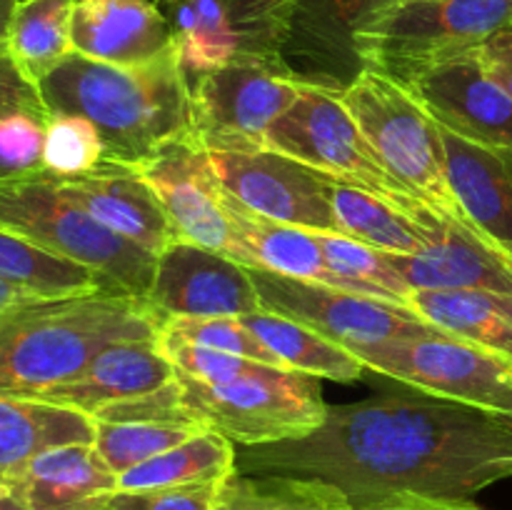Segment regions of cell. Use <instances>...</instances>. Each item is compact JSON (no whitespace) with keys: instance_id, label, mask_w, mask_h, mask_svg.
Wrapping results in <instances>:
<instances>
[{"instance_id":"cell-39","label":"cell","mask_w":512,"mask_h":510,"mask_svg":"<svg viewBox=\"0 0 512 510\" xmlns=\"http://www.w3.org/2000/svg\"><path fill=\"white\" fill-rule=\"evenodd\" d=\"M223 480L175 485V488L113 490L85 503L80 510H210Z\"/></svg>"},{"instance_id":"cell-11","label":"cell","mask_w":512,"mask_h":510,"mask_svg":"<svg viewBox=\"0 0 512 510\" xmlns=\"http://www.w3.org/2000/svg\"><path fill=\"white\" fill-rule=\"evenodd\" d=\"M248 270L258 288L260 310L295 320L338 343L348 353L360 345L443 333L420 313L388 303V300L355 295L348 290L330 288V285L310 283V280L288 278L273 270Z\"/></svg>"},{"instance_id":"cell-46","label":"cell","mask_w":512,"mask_h":510,"mask_svg":"<svg viewBox=\"0 0 512 510\" xmlns=\"http://www.w3.org/2000/svg\"><path fill=\"white\" fill-rule=\"evenodd\" d=\"M0 510H28V508H23V505H20L13 495H8V498L0 500Z\"/></svg>"},{"instance_id":"cell-5","label":"cell","mask_w":512,"mask_h":510,"mask_svg":"<svg viewBox=\"0 0 512 510\" xmlns=\"http://www.w3.org/2000/svg\"><path fill=\"white\" fill-rule=\"evenodd\" d=\"M512 25V0H398L360 35L365 70L410 88Z\"/></svg>"},{"instance_id":"cell-34","label":"cell","mask_w":512,"mask_h":510,"mask_svg":"<svg viewBox=\"0 0 512 510\" xmlns=\"http://www.w3.org/2000/svg\"><path fill=\"white\" fill-rule=\"evenodd\" d=\"M200 428L170 423H103L95 420V450L115 475L128 473L135 465L185 443Z\"/></svg>"},{"instance_id":"cell-29","label":"cell","mask_w":512,"mask_h":510,"mask_svg":"<svg viewBox=\"0 0 512 510\" xmlns=\"http://www.w3.org/2000/svg\"><path fill=\"white\" fill-rule=\"evenodd\" d=\"M78 0H20L8 33V53L30 83L40 85L73 53V10Z\"/></svg>"},{"instance_id":"cell-30","label":"cell","mask_w":512,"mask_h":510,"mask_svg":"<svg viewBox=\"0 0 512 510\" xmlns=\"http://www.w3.org/2000/svg\"><path fill=\"white\" fill-rule=\"evenodd\" d=\"M235 470V443L215 430H200L185 443L135 465L118 478V490H153L210 483Z\"/></svg>"},{"instance_id":"cell-38","label":"cell","mask_w":512,"mask_h":510,"mask_svg":"<svg viewBox=\"0 0 512 510\" xmlns=\"http://www.w3.org/2000/svg\"><path fill=\"white\" fill-rule=\"evenodd\" d=\"M158 345L165 358L173 363L175 373L200 380V383H233V380L245 378L250 373H258L263 368V363H258V360L225 353V350L205 348V345L190 343V340L178 338V335L165 333V330L158 333Z\"/></svg>"},{"instance_id":"cell-7","label":"cell","mask_w":512,"mask_h":510,"mask_svg":"<svg viewBox=\"0 0 512 510\" xmlns=\"http://www.w3.org/2000/svg\"><path fill=\"white\" fill-rule=\"evenodd\" d=\"M340 100L368 138L390 178L433 208L465 218L445 173L440 128L410 90L363 70Z\"/></svg>"},{"instance_id":"cell-31","label":"cell","mask_w":512,"mask_h":510,"mask_svg":"<svg viewBox=\"0 0 512 510\" xmlns=\"http://www.w3.org/2000/svg\"><path fill=\"white\" fill-rule=\"evenodd\" d=\"M210 510H353V505L325 480L233 470Z\"/></svg>"},{"instance_id":"cell-18","label":"cell","mask_w":512,"mask_h":510,"mask_svg":"<svg viewBox=\"0 0 512 510\" xmlns=\"http://www.w3.org/2000/svg\"><path fill=\"white\" fill-rule=\"evenodd\" d=\"M58 185L98 223L155 258L178 240L168 210L133 165L100 160L88 173L58 175Z\"/></svg>"},{"instance_id":"cell-19","label":"cell","mask_w":512,"mask_h":510,"mask_svg":"<svg viewBox=\"0 0 512 510\" xmlns=\"http://www.w3.org/2000/svg\"><path fill=\"white\" fill-rule=\"evenodd\" d=\"M70 38L73 53L110 65H143L175 48L153 0H80Z\"/></svg>"},{"instance_id":"cell-32","label":"cell","mask_w":512,"mask_h":510,"mask_svg":"<svg viewBox=\"0 0 512 510\" xmlns=\"http://www.w3.org/2000/svg\"><path fill=\"white\" fill-rule=\"evenodd\" d=\"M0 278L43 298L110 290L105 288L100 275L85 265L48 253L3 228H0Z\"/></svg>"},{"instance_id":"cell-6","label":"cell","mask_w":512,"mask_h":510,"mask_svg":"<svg viewBox=\"0 0 512 510\" xmlns=\"http://www.w3.org/2000/svg\"><path fill=\"white\" fill-rule=\"evenodd\" d=\"M178 398L190 418L235 445L305 438L328 415L320 378L263 365L233 383H200L175 373Z\"/></svg>"},{"instance_id":"cell-48","label":"cell","mask_w":512,"mask_h":510,"mask_svg":"<svg viewBox=\"0 0 512 510\" xmlns=\"http://www.w3.org/2000/svg\"><path fill=\"white\" fill-rule=\"evenodd\" d=\"M503 250H505V253H508V258L512 260V243H505Z\"/></svg>"},{"instance_id":"cell-22","label":"cell","mask_w":512,"mask_h":510,"mask_svg":"<svg viewBox=\"0 0 512 510\" xmlns=\"http://www.w3.org/2000/svg\"><path fill=\"white\" fill-rule=\"evenodd\" d=\"M10 495L28 510H80L90 500L118 490V475L93 443L50 448L5 478Z\"/></svg>"},{"instance_id":"cell-33","label":"cell","mask_w":512,"mask_h":510,"mask_svg":"<svg viewBox=\"0 0 512 510\" xmlns=\"http://www.w3.org/2000/svg\"><path fill=\"white\" fill-rule=\"evenodd\" d=\"M310 233L318 240L328 268L343 280L348 293L370 295L410 308L413 290L388 263L383 250H375L340 233H325V230H310Z\"/></svg>"},{"instance_id":"cell-1","label":"cell","mask_w":512,"mask_h":510,"mask_svg":"<svg viewBox=\"0 0 512 510\" xmlns=\"http://www.w3.org/2000/svg\"><path fill=\"white\" fill-rule=\"evenodd\" d=\"M235 470L325 480L353 510L395 495L473 498L512 478V415L430 393L328 405L305 438L235 445Z\"/></svg>"},{"instance_id":"cell-3","label":"cell","mask_w":512,"mask_h":510,"mask_svg":"<svg viewBox=\"0 0 512 510\" xmlns=\"http://www.w3.org/2000/svg\"><path fill=\"white\" fill-rule=\"evenodd\" d=\"M148 300L113 290L38 298L0 315V395L40 398L108 345L158 338Z\"/></svg>"},{"instance_id":"cell-21","label":"cell","mask_w":512,"mask_h":510,"mask_svg":"<svg viewBox=\"0 0 512 510\" xmlns=\"http://www.w3.org/2000/svg\"><path fill=\"white\" fill-rule=\"evenodd\" d=\"M440 138L450 190L465 218L495 243H512V148L470 143L445 128Z\"/></svg>"},{"instance_id":"cell-2","label":"cell","mask_w":512,"mask_h":510,"mask_svg":"<svg viewBox=\"0 0 512 510\" xmlns=\"http://www.w3.org/2000/svg\"><path fill=\"white\" fill-rule=\"evenodd\" d=\"M38 88L50 115H80L98 128L103 160L140 168L165 145L193 140L190 88L175 48L143 65L70 53Z\"/></svg>"},{"instance_id":"cell-37","label":"cell","mask_w":512,"mask_h":510,"mask_svg":"<svg viewBox=\"0 0 512 510\" xmlns=\"http://www.w3.org/2000/svg\"><path fill=\"white\" fill-rule=\"evenodd\" d=\"M243 53L280 60L290 13L298 0H225Z\"/></svg>"},{"instance_id":"cell-17","label":"cell","mask_w":512,"mask_h":510,"mask_svg":"<svg viewBox=\"0 0 512 510\" xmlns=\"http://www.w3.org/2000/svg\"><path fill=\"white\" fill-rule=\"evenodd\" d=\"M405 90L440 128L470 143L512 148V98L490 78L478 50L430 70Z\"/></svg>"},{"instance_id":"cell-26","label":"cell","mask_w":512,"mask_h":510,"mask_svg":"<svg viewBox=\"0 0 512 510\" xmlns=\"http://www.w3.org/2000/svg\"><path fill=\"white\" fill-rule=\"evenodd\" d=\"M325 195L340 235L395 255H413L430 243V233L423 225L373 190L325 175Z\"/></svg>"},{"instance_id":"cell-35","label":"cell","mask_w":512,"mask_h":510,"mask_svg":"<svg viewBox=\"0 0 512 510\" xmlns=\"http://www.w3.org/2000/svg\"><path fill=\"white\" fill-rule=\"evenodd\" d=\"M103 158V140L90 120L80 115H50L43 140V168L48 173H88Z\"/></svg>"},{"instance_id":"cell-9","label":"cell","mask_w":512,"mask_h":510,"mask_svg":"<svg viewBox=\"0 0 512 510\" xmlns=\"http://www.w3.org/2000/svg\"><path fill=\"white\" fill-rule=\"evenodd\" d=\"M365 368L420 393L512 415V360L450 333L400 338L350 350Z\"/></svg>"},{"instance_id":"cell-40","label":"cell","mask_w":512,"mask_h":510,"mask_svg":"<svg viewBox=\"0 0 512 510\" xmlns=\"http://www.w3.org/2000/svg\"><path fill=\"white\" fill-rule=\"evenodd\" d=\"M45 125L33 118L0 120V180L43 170Z\"/></svg>"},{"instance_id":"cell-16","label":"cell","mask_w":512,"mask_h":510,"mask_svg":"<svg viewBox=\"0 0 512 510\" xmlns=\"http://www.w3.org/2000/svg\"><path fill=\"white\" fill-rule=\"evenodd\" d=\"M168 210L180 240L203 245L243 265L228 213L223 185L215 175L208 150L193 140H178L138 168Z\"/></svg>"},{"instance_id":"cell-10","label":"cell","mask_w":512,"mask_h":510,"mask_svg":"<svg viewBox=\"0 0 512 510\" xmlns=\"http://www.w3.org/2000/svg\"><path fill=\"white\" fill-rule=\"evenodd\" d=\"M265 150L288 155L343 183L373 190L395 205L410 195L390 178L340 95L330 90L300 83L298 100L268 128Z\"/></svg>"},{"instance_id":"cell-14","label":"cell","mask_w":512,"mask_h":510,"mask_svg":"<svg viewBox=\"0 0 512 510\" xmlns=\"http://www.w3.org/2000/svg\"><path fill=\"white\" fill-rule=\"evenodd\" d=\"M148 305L168 318H245L260 310L250 270L188 240H173L155 258Z\"/></svg>"},{"instance_id":"cell-23","label":"cell","mask_w":512,"mask_h":510,"mask_svg":"<svg viewBox=\"0 0 512 510\" xmlns=\"http://www.w3.org/2000/svg\"><path fill=\"white\" fill-rule=\"evenodd\" d=\"M223 205L245 268L273 270V273L288 275V278L348 290L343 280L328 268L323 250L310 230L253 213L238 200L230 198L225 190Z\"/></svg>"},{"instance_id":"cell-8","label":"cell","mask_w":512,"mask_h":510,"mask_svg":"<svg viewBox=\"0 0 512 510\" xmlns=\"http://www.w3.org/2000/svg\"><path fill=\"white\" fill-rule=\"evenodd\" d=\"M193 143L208 153H258L268 128L298 100L300 83L280 60L240 50L188 80Z\"/></svg>"},{"instance_id":"cell-28","label":"cell","mask_w":512,"mask_h":510,"mask_svg":"<svg viewBox=\"0 0 512 510\" xmlns=\"http://www.w3.org/2000/svg\"><path fill=\"white\" fill-rule=\"evenodd\" d=\"M243 320L275 355L285 363V368L298 370V373L313 375V378H330L338 383H355L363 378L365 363L340 348L333 340L323 338L315 330L283 318V315L265 313L258 310L253 315H245Z\"/></svg>"},{"instance_id":"cell-42","label":"cell","mask_w":512,"mask_h":510,"mask_svg":"<svg viewBox=\"0 0 512 510\" xmlns=\"http://www.w3.org/2000/svg\"><path fill=\"white\" fill-rule=\"evenodd\" d=\"M478 58L490 78L512 98V25L490 35L478 48Z\"/></svg>"},{"instance_id":"cell-25","label":"cell","mask_w":512,"mask_h":510,"mask_svg":"<svg viewBox=\"0 0 512 510\" xmlns=\"http://www.w3.org/2000/svg\"><path fill=\"white\" fill-rule=\"evenodd\" d=\"M410 310L443 333L512 360V295L490 290H415Z\"/></svg>"},{"instance_id":"cell-12","label":"cell","mask_w":512,"mask_h":510,"mask_svg":"<svg viewBox=\"0 0 512 510\" xmlns=\"http://www.w3.org/2000/svg\"><path fill=\"white\" fill-rule=\"evenodd\" d=\"M400 208L430 233L413 255L385 253L410 290H490L512 295V260L503 245L480 233L468 218L408 198Z\"/></svg>"},{"instance_id":"cell-36","label":"cell","mask_w":512,"mask_h":510,"mask_svg":"<svg viewBox=\"0 0 512 510\" xmlns=\"http://www.w3.org/2000/svg\"><path fill=\"white\" fill-rule=\"evenodd\" d=\"M160 330L190 340V343L205 345V348L225 350V353L258 360L263 365L285 368L283 360L240 318H168L160 323Z\"/></svg>"},{"instance_id":"cell-24","label":"cell","mask_w":512,"mask_h":510,"mask_svg":"<svg viewBox=\"0 0 512 510\" xmlns=\"http://www.w3.org/2000/svg\"><path fill=\"white\" fill-rule=\"evenodd\" d=\"M95 420L88 413L40 398L0 395V480L50 448L93 443Z\"/></svg>"},{"instance_id":"cell-47","label":"cell","mask_w":512,"mask_h":510,"mask_svg":"<svg viewBox=\"0 0 512 510\" xmlns=\"http://www.w3.org/2000/svg\"><path fill=\"white\" fill-rule=\"evenodd\" d=\"M8 495H10L8 485H5V483H3V480H0V500H3V498H8Z\"/></svg>"},{"instance_id":"cell-43","label":"cell","mask_w":512,"mask_h":510,"mask_svg":"<svg viewBox=\"0 0 512 510\" xmlns=\"http://www.w3.org/2000/svg\"><path fill=\"white\" fill-rule=\"evenodd\" d=\"M373 510H485L473 498H433V495H395Z\"/></svg>"},{"instance_id":"cell-15","label":"cell","mask_w":512,"mask_h":510,"mask_svg":"<svg viewBox=\"0 0 512 510\" xmlns=\"http://www.w3.org/2000/svg\"><path fill=\"white\" fill-rule=\"evenodd\" d=\"M208 155L225 193L248 210L305 230L338 233L325 173L273 150Z\"/></svg>"},{"instance_id":"cell-49","label":"cell","mask_w":512,"mask_h":510,"mask_svg":"<svg viewBox=\"0 0 512 510\" xmlns=\"http://www.w3.org/2000/svg\"><path fill=\"white\" fill-rule=\"evenodd\" d=\"M510 383H512V370H510Z\"/></svg>"},{"instance_id":"cell-27","label":"cell","mask_w":512,"mask_h":510,"mask_svg":"<svg viewBox=\"0 0 512 510\" xmlns=\"http://www.w3.org/2000/svg\"><path fill=\"white\" fill-rule=\"evenodd\" d=\"M173 33L185 78L220 68L240 53L225 0H153Z\"/></svg>"},{"instance_id":"cell-45","label":"cell","mask_w":512,"mask_h":510,"mask_svg":"<svg viewBox=\"0 0 512 510\" xmlns=\"http://www.w3.org/2000/svg\"><path fill=\"white\" fill-rule=\"evenodd\" d=\"M20 0H0V50H8V33Z\"/></svg>"},{"instance_id":"cell-41","label":"cell","mask_w":512,"mask_h":510,"mask_svg":"<svg viewBox=\"0 0 512 510\" xmlns=\"http://www.w3.org/2000/svg\"><path fill=\"white\" fill-rule=\"evenodd\" d=\"M10 118H33L45 125L50 113L38 85L25 78L8 50H0V120Z\"/></svg>"},{"instance_id":"cell-13","label":"cell","mask_w":512,"mask_h":510,"mask_svg":"<svg viewBox=\"0 0 512 510\" xmlns=\"http://www.w3.org/2000/svg\"><path fill=\"white\" fill-rule=\"evenodd\" d=\"M398 0H298L280 45L290 78L343 93L365 70L360 35Z\"/></svg>"},{"instance_id":"cell-20","label":"cell","mask_w":512,"mask_h":510,"mask_svg":"<svg viewBox=\"0 0 512 510\" xmlns=\"http://www.w3.org/2000/svg\"><path fill=\"white\" fill-rule=\"evenodd\" d=\"M175 378V368L160 350L158 338L123 340L95 355L73 380L55 385L40 400L80 410L93 418L100 408L148 395Z\"/></svg>"},{"instance_id":"cell-50","label":"cell","mask_w":512,"mask_h":510,"mask_svg":"<svg viewBox=\"0 0 512 510\" xmlns=\"http://www.w3.org/2000/svg\"><path fill=\"white\" fill-rule=\"evenodd\" d=\"M78 3H80V0H78Z\"/></svg>"},{"instance_id":"cell-4","label":"cell","mask_w":512,"mask_h":510,"mask_svg":"<svg viewBox=\"0 0 512 510\" xmlns=\"http://www.w3.org/2000/svg\"><path fill=\"white\" fill-rule=\"evenodd\" d=\"M0 228L85 265L115 293L148 298L155 255L113 233L60 190L48 170L0 180Z\"/></svg>"},{"instance_id":"cell-44","label":"cell","mask_w":512,"mask_h":510,"mask_svg":"<svg viewBox=\"0 0 512 510\" xmlns=\"http://www.w3.org/2000/svg\"><path fill=\"white\" fill-rule=\"evenodd\" d=\"M38 298H43V295H35V293H30V290L20 288V285L8 283V280L0 278V315L8 313V310H13V308H18V305L30 303V300H38Z\"/></svg>"}]
</instances>
